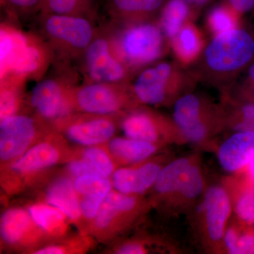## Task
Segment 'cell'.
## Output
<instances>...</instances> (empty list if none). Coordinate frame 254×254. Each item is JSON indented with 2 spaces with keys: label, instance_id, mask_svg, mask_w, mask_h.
Segmentation results:
<instances>
[{
  "label": "cell",
  "instance_id": "cell-1",
  "mask_svg": "<svg viewBox=\"0 0 254 254\" xmlns=\"http://www.w3.org/2000/svg\"><path fill=\"white\" fill-rule=\"evenodd\" d=\"M254 59V35L243 27L212 37L192 66L197 81L226 90Z\"/></svg>",
  "mask_w": 254,
  "mask_h": 254
},
{
  "label": "cell",
  "instance_id": "cell-2",
  "mask_svg": "<svg viewBox=\"0 0 254 254\" xmlns=\"http://www.w3.org/2000/svg\"><path fill=\"white\" fill-rule=\"evenodd\" d=\"M75 158L76 147L53 127L14 163L0 170L1 190L8 196L17 195L48 178L54 167Z\"/></svg>",
  "mask_w": 254,
  "mask_h": 254
},
{
  "label": "cell",
  "instance_id": "cell-3",
  "mask_svg": "<svg viewBox=\"0 0 254 254\" xmlns=\"http://www.w3.org/2000/svg\"><path fill=\"white\" fill-rule=\"evenodd\" d=\"M105 26L119 58L134 75L163 60L170 51L158 17L123 24L109 23Z\"/></svg>",
  "mask_w": 254,
  "mask_h": 254
},
{
  "label": "cell",
  "instance_id": "cell-4",
  "mask_svg": "<svg viewBox=\"0 0 254 254\" xmlns=\"http://www.w3.org/2000/svg\"><path fill=\"white\" fill-rule=\"evenodd\" d=\"M198 82L189 68L176 62L160 60L142 68L129 82L140 105L159 106L188 93Z\"/></svg>",
  "mask_w": 254,
  "mask_h": 254
},
{
  "label": "cell",
  "instance_id": "cell-5",
  "mask_svg": "<svg viewBox=\"0 0 254 254\" xmlns=\"http://www.w3.org/2000/svg\"><path fill=\"white\" fill-rule=\"evenodd\" d=\"M39 22L48 46L64 61L79 60L100 31L95 20L83 16L39 13Z\"/></svg>",
  "mask_w": 254,
  "mask_h": 254
},
{
  "label": "cell",
  "instance_id": "cell-6",
  "mask_svg": "<svg viewBox=\"0 0 254 254\" xmlns=\"http://www.w3.org/2000/svg\"><path fill=\"white\" fill-rule=\"evenodd\" d=\"M72 112L112 115L126 113L140 106L129 82H93L74 86L70 93Z\"/></svg>",
  "mask_w": 254,
  "mask_h": 254
},
{
  "label": "cell",
  "instance_id": "cell-7",
  "mask_svg": "<svg viewBox=\"0 0 254 254\" xmlns=\"http://www.w3.org/2000/svg\"><path fill=\"white\" fill-rule=\"evenodd\" d=\"M53 128V124L30 112L1 120L0 170L14 163Z\"/></svg>",
  "mask_w": 254,
  "mask_h": 254
},
{
  "label": "cell",
  "instance_id": "cell-8",
  "mask_svg": "<svg viewBox=\"0 0 254 254\" xmlns=\"http://www.w3.org/2000/svg\"><path fill=\"white\" fill-rule=\"evenodd\" d=\"M125 114L100 115L72 112L52 124L68 141L78 146H91L105 144L114 138L121 128Z\"/></svg>",
  "mask_w": 254,
  "mask_h": 254
},
{
  "label": "cell",
  "instance_id": "cell-9",
  "mask_svg": "<svg viewBox=\"0 0 254 254\" xmlns=\"http://www.w3.org/2000/svg\"><path fill=\"white\" fill-rule=\"evenodd\" d=\"M84 81L128 83L134 76L119 58L105 26L100 27L98 36L78 60Z\"/></svg>",
  "mask_w": 254,
  "mask_h": 254
},
{
  "label": "cell",
  "instance_id": "cell-10",
  "mask_svg": "<svg viewBox=\"0 0 254 254\" xmlns=\"http://www.w3.org/2000/svg\"><path fill=\"white\" fill-rule=\"evenodd\" d=\"M139 208V199L136 195L126 194L113 189L102 202L87 232L96 242L110 243L126 229Z\"/></svg>",
  "mask_w": 254,
  "mask_h": 254
},
{
  "label": "cell",
  "instance_id": "cell-11",
  "mask_svg": "<svg viewBox=\"0 0 254 254\" xmlns=\"http://www.w3.org/2000/svg\"><path fill=\"white\" fill-rule=\"evenodd\" d=\"M1 247L32 254L52 242L26 208L11 207L4 210L0 221Z\"/></svg>",
  "mask_w": 254,
  "mask_h": 254
},
{
  "label": "cell",
  "instance_id": "cell-12",
  "mask_svg": "<svg viewBox=\"0 0 254 254\" xmlns=\"http://www.w3.org/2000/svg\"><path fill=\"white\" fill-rule=\"evenodd\" d=\"M74 86L70 75L46 78L32 88L26 96V104L31 113L52 123L72 113L70 93Z\"/></svg>",
  "mask_w": 254,
  "mask_h": 254
},
{
  "label": "cell",
  "instance_id": "cell-13",
  "mask_svg": "<svg viewBox=\"0 0 254 254\" xmlns=\"http://www.w3.org/2000/svg\"><path fill=\"white\" fill-rule=\"evenodd\" d=\"M214 114L203 98L190 92L175 101L174 123L185 138L198 142L207 136L213 124Z\"/></svg>",
  "mask_w": 254,
  "mask_h": 254
},
{
  "label": "cell",
  "instance_id": "cell-14",
  "mask_svg": "<svg viewBox=\"0 0 254 254\" xmlns=\"http://www.w3.org/2000/svg\"><path fill=\"white\" fill-rule=\"evenodd\" d=\"M153 187L160 194L179 192L187 198H193L203 190V179L196 166L182 158L160 170Z\"/></svg>",
  "mask_w": 254,
  "mask_h": 254
},
{
  "label": "cell",
  "instance_id": "cell-15",
  "mask_svg": "<svg viewBox=\"0 0 254 254\" xmlns=\"http://www.w3.org/2000/svg\"><path fill=\"white\" fill-rule=\"evenodd\" d=\"M44 198L45 202L66 214L78 232L88 233L72 177L64 173L52 180L47 187Z\"/></svg>",
  "mask_w": 254,
  "mask_h": 254
},
{
  "label": "cell",
  "instance_id": "cell-16",
  "mask_svg": "<svg viewBox=\"0 0 254 254\" xmlns=\"http://www.w3.org/2000/svg\"><path fill=\"white\" fill-rule=\"evenodd\" d=\"M169 126L162 115L140 106L125 113L121 123V129L126 137L155 144Z\"/></svg>",
  "mask_w": 254,
  "mask_h": 254
},
{
  "label": "cell",
  "instance_id": "cell-17",
  "mask_svg": "<svg viewBox=\"0 0 254 254\" xmlns=\"http://www.w3.org/2000/svg\"><path fill=\"white\" fill-rule=\"evenodd\" d=\"M73 182L79 196L82 215L87 229L98 213L105 196L113 190V182L103 175L89 174L73 179Z\"/></svg>",
  "mask_w": 254,
  "mask_h": 254
},
{
  "label": "cell",
  "instance_id": "cell-18",
  "mask_svg": "<svg viewBox=\"0 0 254 254\" xmlns=\"http://www.w3.org/2000/svg\"><path fill=\"white\" fill-rule=\"evenodd\" d=\"M167 0H106L109 23L123 24L157 18Z\"/></svg>",
  "mask_w": 254,
  "mask_h": 254
},
{
  "label": "cell",
  "instance_id": "cell-19",
  "mask_svg": "<svg viewBox=\"0 0 254 254\" xmlns=\"http://www.w3.org/2000/svg\"><path fill=\"white\" fill-rule=\"evenodd\" d=\"M160 170V165L152 162L138 167H120L111 178L113 189L126 194H141L154 186Z\"/></svg>",
  "mask_w": 254,
  "mask_h": 254
},
{
  "label": "cell",
  "instance_id": "cell-20",
  "mask_svg": "<svg viewBox=\"0 0 254 254\" xmlns=\"http://www.w3.org/2000/svg\"><path fill=\"white\" fill-rule=\"evenodd\" d=\"M194 23H187L170 41L175 61L187 68L198 62L207 43L204 33Z\"/></svg>",
  "mask_w": 254,
  "mask_h": 254
},
{
  "label": "cell",
  "instance_id": "cell-21",
  "mask_svg": "<svg viewBox=\"0 0 254 254\" xmlns=\"http://www.w3.org/2000/svg\"><path fill=\"white\" fill-rule=\"evenodd\" d=\"M32 218L53 242L67 238L75 226L67 215L59 208L43 201L30 203L26 207Z\"/></svg>",
  "mask_w": 254,
  "mask_h": 254
},
{
  "label": "cell",
  "instance_id": "cell-22",
  "mask_svg": "<svg viewBox=\"0 0 254 254\" xmlns=\"http://www.w3.org/2000/svg\"><path fill=\"white\" fill-rule=\"evenodd\" d=\"M222 168L235 172L249 165L254 158V132L239 131L226 140L218 152Z\"/></svg>",
  "mask_w": 254,
  "mask_h": 254
},
{
  "label": "cell",
  "instance_id": "cell-23",
  "mask_svg": "<svg viewBox=\"0 0 254 254\" xmlns=\"http://www.w3.org/2000/svg\"><path fill=\"white\" fill-rule=\"evenodd\" d=\"M204 208L209 236L214 241L220 240L231 208L227 192L218 187L209 189L205 196Z\"/></svg>",
  "mask_w": 254,
  "mask_h": 254
},
{
  "label": "cell",
  "instance_id": "cell-24",
  "mask_svg": "<svg viewBox=\"0 0 254 254\" xmlns=\"http://www.w3.org/2000/svg\"><path fill=\"white\" fill-rule=\"evenodd\" d=\"M108 149L118 168L144 161L157 150L155 143L133 138L115 136L108 143Z\"/></svg>",
  "mask_w": 254,
  "mask_h": 254
},
{
  "label": "cell",
  "instance_id": "cell-25",
  "mask_svg": "<svg viewBox=\"0 0 254 254\" xmlns=\"http://www.w3.org/2000/svg\"><path fill=\"white\" fill-rule=\"evenodd\" d=\"M200 12L184 0H167L158 19L169 43L187 23L195 21Z\"/></svg>",
  "mask_w": 254,
  "mask_h": 254
},
{
  "label": "cell",
  "instance_id": "cell-26",
  "mask_svg": "<svg viewBox=\"0 0 254 254\" xmlns=\"http://www.w3.org/2000/svg\"><path fill=\"white\" fill-rule=\"evenodd\" d=\"M26 78L16 73L1 76L0 120L24 112L26 96L23 92Z\"/></svg>",
  "mask_w": 254,
  "mask_h": 254
},
{
  "label": "cell",
  "instance_id": "cell-27",
  "mask_svg": "<svg viewBox=\"0 0 254 254\" xmlns=\"http://www.w3.org/2000/svg\"><path fill=\"white\" fill-rule=\"evenodd\" d=\"M242 15L230 4L221 1L215 4L205 16V28L212 37L242 27Z\"/></svg>",
  "mask_w": 254,
  "mask_h": 254
},
{
  "label": "cell",
  "instance_id": "cell-28",
  "mask_svg": "<svg viewBox=\"0 0 254 254\" xmlns=\"http://www.w3.org/2000/svg\"><path fill=\"white\" fill-rule=\"evenodd\" d=\"M96 240L88 233L77 232L64 240L50 242L32 254H83L89 252Z\"/></svg>",
  "mask_w": 254,
  "mask_h": 254
},
{
  "label": "cell",
  "instance_id": "cell-29",
  "mask_svg": "<svg viewBox=\"0 0 254 254\" xmlns=\"http://www.w3.org/2000/svg\"><path fill=\"white\" fill-rule=\"evenodd\" d=\"M40 13L83 16L95 20L94 0H43Z\"/></svg>",
  "mask_w": 254,
  "mask_h": 254
},
{
  "label": "cell",
  "instance_id": "cell-30",
  "mask_svg": "<svg viewBox=\"0 0 254 254\" xmlns=\"http://www.w3.org/2000/svg\"><path fill=\"white\" fill-rule=\"evenodd\" d=\"M76 158L85 159L96 168L100 175L112 178L118 168L108 149V143L91 146H76Z\"/></svg>",
  "mask_w": 254,
  "mask_h": 254
},
{
  "label": "cell",
  "instance_id": "cell-31",
  "mask_svg": "<svg viewBox=\"0 0 254 254\" xmlns=\"http://www.w3.org/2000/svg\"><path fill=\"white\" fill-rule=\"evenodd\" d=\"M230 89L235 90L254 103V59L227 90Z\"/></svg>",
  "mask_w": 254,
  "mask_h": 254
},
{
  "label": "cell",
  "instance_id": "cell-32",
  "mask_svg": "<svg viewBox=\"0 0 254 254\" xmlns=\"http://www.w3.org/2000/svg\"><path fill=\"white\" fill-rule=\"evenodd\" d=\"M1 1L11 14L27 16L40 13L43 0H1Z\"/></svg>",
  "mask_w": 254,
  "mask_h": 254
},
{
  "label": "cell",
  "instance_id": "cell-33",
  "mask_svg": "<svg viewBox=\"0 0 254 254\" xmlns=\"http://www.w3.org/2000/svg\"><path fill=\"white\" fill-rule=\"evenodd\" d=\"M235 129L254 132V103H247L239 108L234 116Z\"/></svg>",
  "mask_w": 254,
  "mask_h": 254
},
{
  "label": "cell",
  "instance_id": "cell-34",
  "mask_svg": "<svg viewBox=\"0 0 254 254\" xmlns=\"http://www.w3.org/2000/svg\"><path fill=\"white\" fill-rule=\"evenodd\" d=\"M236 211L242 220L254 222V190H247L241 195L237 203Z\"/></svg>",
  "mask_w": 254,
  "mask_h": 254
},
{
  "label": "cell",
  "instance_id": "cell-35",
  "mask_svg": "<svg viewBox=\"0 0 254 254\" xmlns=\"http://www.w3.org/2000/svg\"><path fill=\"white\" fill-rule=\"evenodd\" d=\"M66 175L75 179L82 175L89 174H98V170L88 160L81 158H76L65 164V172Z\"/></svg>",
  "mask_w": 254,
  "mask_h": 254
},
{
  "label": "cell",
  "instance_id": "cell-36",
  "mask_svg": "<svg viewBox=\"0 0 254 254\" xmlns=\"http://www.w3.org/2000/svg\"><path fill=\"white\" fill-rule=\"evenodd\" d=\"M254 254V235H243L237 238L234 254Z\"/></svg>",
  "mask_w": 254,
  "mask_h": 254
},
{
  "label": "cell",
  "instance_id": "cell-37",
  "mask_svg": "<svg viewBox=\"0 0 254 254\" xmlns=\"http://www.w3.org/2000/svg\"><path fill=\"white\" fill-rule=\"evenodd\" d=\"M238 11L242 16L254 9V0H222Z\"/></svg>",
  "mask_w": 254,
  "mask_h": 254
},
{
  "label": "cell",
  "instance_id": "cell-38",
  "mask_svg": "<svg viewBox=\"0 0 254 254\" xmlns=\"http://www.w3.org/2000/svg\"><path fill=\"white\" fill-rule=\"evenodd\" d=\"M114 254H142L145 253L143 246L137 243L123 244L115 247L113 250Z\"/></svg>",
  "mask_w": 254,
  "mask_h": 254
},
{
  "label": "cell",
  "instance_id": "cell-39",
  "mask_svg": "<svg viewBox=\"0 0 254 254\" xmlns=\"http://www.w3.org/2000/svg\"><path fill=\"white\" fill-rule=\"evenodd\" d=\"M237 238H238V235H237L235 230H229L225 233V244H226L227 249H228L230 254H234L235 247H236Z\"/></svg>",
  "mask_w": 254,
  "mask_h": 254
},
{
  "label": "cell",
  "instance_id": "cell-40",
  "mask_svg": "<svg viewBox=\"0 0 254 254\" xmlns=\"http://www.w3.org/2000/svg\"><path fill=\"white\" fill-rule=\"evenodd\" d=\"M190 5H191L195 9L201 11L203 8L206 7L208 5L211 4L215 0H184Z\"/></svg>",
  "mask_w": 254,
  "mask_h": 254
},
{
  "label": "cell",
  "instance_id": "cell-41",
  "mask_svg": "<svg viewBox=\"0 0 254 254\" xmlns=\"http://www.w3.org/2000/svg\"><path fill=\"white\" fill-rule=\"evenodd\" d=\"M249 168H250L251 175H252V178L254 180V158L249 164Z\"/></svg>",
  "mask_w": 254,
  "mask_h": 254
},
{
  "label": "cell",
  "instance_id": "cell-42",
  "mask_svg": "<svg viewBox=\"0 0 254 254\" xmlns=\"http://www.w3.org/2000/svg\"></svg>",
  "mask_w": 254,
  "mask_h": 254
}]
</instances>
